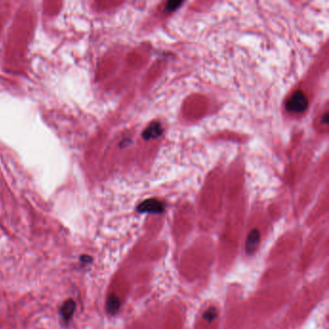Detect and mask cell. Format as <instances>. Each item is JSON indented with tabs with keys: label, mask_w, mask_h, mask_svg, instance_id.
<instances>
[{
	"label": "cell",
	"mask_w": 329,
	"mask_h": 329,
	"mask_svg": "<svg viewBox=\"0 0 329 329\" xmlns=\"http://www.w3.org/2000/svg\"><path fill=\"white\" fill-rule=\"evenodd\" d=\"M287 110L294 113L304 112L308 108V99L302 91L295 92L286 105Z\"/></svg>",
	"instance_id": "1"
},
{
	"label": "cell",
	"mask_w": 329,
	"mask_h": 329,
	"mask_svg": "<svg viewBox=\"0 0 329 329\" xmlns=\"http://www.w3.org/2000/svg\"><path fill=\"white\" fill-rule=\"evenodd\" d=\"M137 211L141 214H161L164 211V206L157 199H148L137 207Z\"/></svg>",
	"instance_id": "2"
},
{
	"label": "cell",
	"mask_w": 329,
	"mask_h": 329,
	"mask_svg": "<svg viewBox=\"0 0 329 329\" xmlns=\"http://www.w3.org/2000/svg\"><path fill=\"white\" fill-rule=\"evenodd\" d=\"M260 233L257 229H253L249 233L245 243V251L248 255H252L256 251L260 243Z\"/></svg>",
	"instance_id": "3"
},
{
	"label": "cell",
	"mask_w": 329,
	"mask_h": 329,
	"mask_svg": "<svg viewBox=\"0 0 329 329\" xmlns=\"http://www.w3.org/2000/svg\"><path fill=\"white\" fill-rule=\"evenodd\" d=\"M75 310H76V302L73 299H68L63 303L60 309V313L66 323H68L72 319L75 313Z\"/></svg>",
	"instance_id": "4"
},
{
	"label": "cell",
	"mask_w": 329,
	"mask_h": 329,
	"mask_svg": "<svg viewBox=\"0 0 329 329\" xmlns=\"http://www.w3.org/2000/svg\"><path fill=\"white\" fill-rule=\"evenodd\" d=\"M162 133V126L160 125V123L155 122L153 124H151L143 132V137L144 139L148 140V139H153V138H157L158 137L160 134Z\"/></svg>",
	"instance_id": "5"
},
{
	"label": "cell",
	"mask_w": 329,
	"mask_h": 329,
	"mask_svg": "<svg viewBox=\"0 0 329 329\" xmlns=\"http://www.w3.org/2000/svg\"><path fill=\"white\" fill-rule=\"evenodd\" d=\"M120 308V299L119 298L116 296V295H110V297L108 298V300H107V309H108V312L111 314V315H114L118 312Z\"/></svg>",
	"instance_id": "6"
},
{
	"label": "cell",
	"mask_w": 329,
	"mask_h": 329,
	"mask_svg": "<svg viewBox=\"0 0 329 329\" xmlns=\"http://www.w3.org/2000/svg\"><path fill=\"white\" fill-rule=\"evenodd\" d=\"M217 317H218V310L215 307L209 308L204 314V320H206L209 323H212L213 321H215Z\"/></svg>",
	"instance_id": "7"
},
{
	"label": "cell",
	"mask_w": 329,
	"mask_h": 329,
	"mask_svg": "<svg viewBox=\"0 0 329 329\" xmlns=\"http://www.w3.org/2000/svg\"><path fill=\"white\" fill-rule=\"evenodd\" d=\"M80 261L83 262V263H91L93 260H92L91 257H89L87 255H83V256L80 257Z\"/></svg>",
	"instance_id": "8"
}]
</instances>
